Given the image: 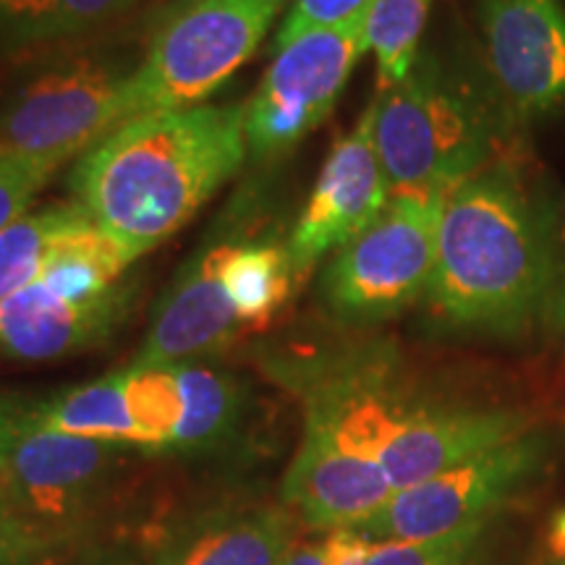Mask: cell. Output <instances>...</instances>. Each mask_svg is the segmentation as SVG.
I'll return each instance as SVG.
<instances>
[{
    "label": "cell",
    "mask_w": 565,
    "mask_h": 565,
    "mask_svg": "<svg viewBox=\"0 0 565 565\" xmlns=\"http://www.w3.org/2000/svg\"><path fill=\"white\" fill-rule=\"evenodd\" d=\"M244 105H194L118 126L71 173L76 204L134 257L200 212L246 158Z\"/></svg>",
    "instance_id": "1"
},
{
    "label": "cell",
    "mask_w": 565,
    "mask_h": 565,
    "mask_svg": "<svg viewBox=\"0 0 565 565\" xmlns=\"http://www.w3.org/2000/svg\"><path fill=\"white\" fill-rule=\"evenodd\" d=\"M555 207L505 162L445 196L433 282L435 320L456 330L515 335L542 322L553 286Z\"/></svg>",
    "instance_id": "2"
},
{
    "label": "cell",
    "mask_w": 565,
    "mask_h": 565,
    "mask_svg": "<svg viewBox=\"0 0 565 565\" xmlns=\"http://www.w3.org/2000/svg\"><path fill=\"white\" fill-rule=\"evenodd\" d=\"M505 116L490 82L419 55L404 82L374 95V145L391 194H448L484 171Z\"/></svg>",
    "instance_id": "3"
},
{
    "label": "cell",
    "mask_w": 565,
    "mask_h": 565,
    "mask_svg": "<svg viewBox=\"0 0 565 565\" xmlns=\"http://www.w3.org/2000/svg\"><path fill=\"white\" fill-rule=\"evenodd\" d=\"M124 454L126 445L51 433L30 419L0 466L6 519L53 550L74 545L110 508Z\"/></svg>",
    "instance_id": "4"
},
{
    "label": "cell",
    "mask_w": 565,
    "mask_h": 565,
    "mask_svg": "<svg viewBox=\"0 0 565 565\" xmlns=\"http://www.w3.org/2000/svg\"><path fill=\"white\" fill-rule=\"evenodd\" d=\"M286 0H194L162 21L129 84L126 121L194 108L252 58Z\"/></svg>",
    "instance_id": "5"
},
{
    "label": "cell",
    "mask_w": 565,
    "mask_h": 565,
    "mask_svg": "<svg viewBox=\"0 0 565 565\" xmlns=\"http://www.w3.org/2000/svg\"><path fill=\"white\" fill-rule=\"evenodd\" d=\"M448 194H391L385 210L324 267L320 296L328 312L343 322L372 324L424 299Z\"/></svg>",
    "instance_id": "6"
},
{
    "label": "cell",
    "mask_w": 565,
    "mask_h": 565,
    "mask_svg": "<svg viewBox=\"0 0 565 565\" xmlns=\"http://www.w3.org/2000/svg\"><path fill=\"white\" fill-rule=\"evenodd\" d=\"M550 454L553 437L532 427L443 475L398 490L383 511L351 532L372 542H424L471 526H492L500 511L540 479Z\"/></svg>",
    "instance_id": "7"
},
{
    "label": "cell",
    "mask_w": 565,
    "mask_h": 565,
    "mask_svg": "<svg viewBox=\"0 0 565 565\" xmlns=\"http://www.w3.org/2000/svg\"><path fill=\"white\" fill-rule=\"evenodd\" d=\"M134 71L82 55L34 76L0 108V154L55 171L92 150L126 124Z\"/></svg>",
    "instance_id": "8"
},
{
    "label": "cell",
    "mask_w": 565,
    "mask_h": 565,
    "mask_svg": "<svg viewBox=\"0 0 565 565\" xmlns=\"http://www.w3.org/2000/svg\"><path fill=\"white\" fill-rule=\"evenodd\" d=\"M366 45V17L282 45L244 105L246 150L257 160L291 152L335 108Z\"/></svg>",
    "instance_id": "9"
},
{
    "label": "cell",
    "mask_w": 565,
    "mask_h": 565,
    "mask_svg": "<svg viewBox=\"0 0 565 565\" xmlns=\"http://www.w3.org/2000/svg\"><path fill=\"white\" fill-rule=\"evenodd\" d=\"M487 82L511 118L565 105L563 0H479Z\"/></svg>",
    "instance_id": "10"
},
{
    "label": "cell",
    "mask_w": 565,
    "mask_h": 565,
    "mask_svg": "<svg viewBox=\"0 0 565 565\" xmlns=\"http://www.w3.org/2000/svg\"><path fill=\"white\" fill-rule=\"evenodd\" d=\"M294 536L286 505L212 503L147 521L124 545L147 565H278Z\"/></svg>",
    "instance_id": "11"
},
{
    "label": "cell",
    "mask_w": 565,
    "mask_h": 565,
    "mask_svg": "<svg viewBox=\"0 0 565 565\" xmlns=\"http://www.w3.org/2000/svg\"><path fill=\"white\" fill-rule=\"evenodd\" d=\"M391 200L383 162L374 145V100L356 126L335 141L324 160L307 207L288 238L296 275L312 270L324 254L343 249Z\"/></svg>",
    "instance_id": "12"
},
{
    "label": "cell",
    "mask_w": 565,
    "mask_h": 565,
    "mask_svg": "<svg viewBox=\"0 0 565 565\" xmlns=\"http://www.w3.org/2000/svg\"><path fill=\"white\" fill-rule=\"evenodd\" d=\"M393 494L380 461L353 454L312 427H303L280 487L282 505L309 529L328 534L364 524Z\"/></svg>",
    "instance_id": "13"
},
{
    "label": "cell",
    "mask_w": 565,
    "mask_h": 565,
    "mask_svg": "<svg viewBox=\"0 0 565 565\" xmlns=\"http://www.w3.org/2000/svg\"><path fill=\"white\" fill-rule=\"evenodd\" d=\"M137 282L100 299H74L34 280L0 301V356L13 362H55L113 335L129 315Z\"/></svg>",
    "instance_id": "14"
},
{
    "label": "cell",
    "mask_w": 565,
    "mask_h": 565,
    "mask_svg": "<svg viewBox=\"0 0 565 565\" xmlns=\"http://www.w3.org/2000/svg\"><path fill=\"white\" fill-rule=\"evenodd\" d=\"M526 429H532L529 416L513 408L437 404L419 398L404 427L380 454V466L398 492L443 475L450 466L494 445L513 440Z\"/></svg>",
    "instance_id": "15"
},
{
    "label": "cell",
    "mask_w": 565,
    "mask_h": 565,
    "mask_svg": "<svg viewBox=\"0 0 565 565\" xmlns=\"http://www.w3.org/2000/svg\"><path fill=\"white\" fill-rule=\"evenodd\" d=\"M244 322L217 275V246H212L162 296L150 333L141 345L139 364H181L210 356L236 341Z\"/></svg>",
    "instance_id": "16"
},
{
    "label": "cell",
    "mask_w": 565,
    "mask_h": 565,
    "mask_svg": "<svg viewBox=\"0 0 565 565\" xmlns=\"http://www.w3.org/2000/svg\"><path fill=\"white\" fill-rule=\"evenodd\" d=\"M183 419L166 454L204 458L236 440L246 416V391L236 374L202 362H181Z\"/></svg>",
    "instance_id": "17"
},
{
    "label": "cell",
    "mask_w": 565,
    "mask_h": 565,
    "mask_svg": "<svg viewBox=\"0 0 565 565\" xmlns=\"http://www.w3.org/2000/svg\"><path fill=\"white\" fill-rule=\"evenodd\" d=\"M30 419L34 427L51 433L84 437V440L141 448L124 393V372L68 387L45 401H32Z\"/></svg>",
    "instance_id": "18"
},
{
    "label": "cell",
    "mask_w": 565,
    "mask_h": 565,
    "mask_svg": "<svg viewBox=\"0 0 565 565\" xmlns=\"http://www.w3.org/2000/svg\"><path fill=\"white\" fill-rule=\"evenodd\" d=\"M217 275L244 328H265L299 280L288 246L280 244H217Z\"/></svg>",
    "instance_id": "19"
},
{
    "label": "cell",
    "mask_w": 565,
    "mask_h": 565,
    "mask_svg": "<svg viewBox=\"0 0 565 565\" xmlns=\"http://www.w3.org/2000/svg\"><path fill=\"white\" fill-rule=\"evenodd\" d=\"M87 221L89 215L76 202L53 204L0 233V301L38 280L55 246Z\"/></svg>",
    "instance_id": "20"
},
{
    "label": "cell",
    "mask_w": 565,
    "mask_h": 565,
    "mask_svg": "<svg viewBox=\"0 0 565 565\" xmlns=\"http://www.w3.org/2000/svg\"><path fill=\"white\" fill-rule=\"evenodd\" d=\"M124 372V393L141 448L166 454L183 419V387L175 364H139Z\"/></svg>",
    "instance_id": "21"
},
{
    "label": "cell",
    "mask_w": 565,
    "mask_h": 565,
    "mask_svg": "<svg viewBox=\"0 0 565 565\" xmlns=\"http://www.w3.org/2000/svg\"><path fill=\"white\" fill-rule=\"evenodd\" d=\"M429 0H374L366 13V45L377 61V92L404 82L419 58Z\"/></svg>",
    "instance_id": "22"
},
{
    "label": "cell",
    "mask_w": 565,
    "mask_h": 565,
    "mask_svg": "<svg viewBox=\"0 0 565 565\" xmlns=\"http://www.w3.org/2000/svg\"><path fill=\"white\" fill-rule=\"evenodd\" d=\"M487 536L490 526H471L424 542H372L364 565H490Z\"/></svg>",
    "instance_id": "23"
},
{
    "label": "cell",
    "mask_w": 565,
    "mask_h": 565,
    "mask_svg": "<svg viewBox=\"0 0 565 565\" xmlns=\"http://www.w3.org/2000/svg\"><path fill=\"white\" fill-rule=\"evenodd\" d=\"M374 0H294L278 30V47L324 26H341L370 13Z\"/></svg>",
    "instance_id": "24"
},
{
    "label": "cell",
    "mask_w": 565,
    "mask_h": 565,
    "mask_svg": "<svg viewBox=\"0 0 565 565\" xmlns=\"http://www.w3.org/2000/svg\"><path fill=\"white\" fill-rule=\"evenodd\" d=\"M51 175V168L0 154V233L30 215L34 196L42 192Z\"/></svg>",
    "instance_id": "25"
},
{
    "label": "cell",
    "mask_w": 565,
    "mask_h": 565,
    "mask_svg": "<svg viewBox=\"0 0 565 565\" xmlns=\"http://www.w3.org/2000/svg\"><path fill=\"white\" fill-rule=\"evenodd\" d=\"M137 3L139 0H58L53 17L45 21L38 40L82 34L92 26H100L105 21L116 19L118 13L129 11Z\"/></svg>",
    "instance_id": "26"
},
{
    "label": "cell",
    "mask_w": 565,
    "mask_h": 565,
    "mask_svg": "<svg viewBox=\"0 0 565 565\" xmlns=\"http://www.w3.org/2000/svg\"><path fill=\"white\" fill-rule=\"evenodd\" d=\"M542 324L557 338H565V202L555 210L553 236V286H550L547 307Z\"/></svg>",
    "instance_id": "27"
},
{
    "label": "cell",
    "mask_w": 565,
    "mask_h": 565,
    "mask_svg": "<svg viewBox=\"0 0 565 565\" xmlns=\"http://www.w3.org/2000/svg\"><path fill=\"white\" fill-rule=\"evenodd\" d=\"M58 0H0V30L13 38L38 40Z\"/></svg>",
    "instance_id": "28"
},
{
    "label": "cell",
    "mask_w": 565,
    "mask_h": 565,
    "mask_svg": "<svg viewBox=\"0 0 565 565\" xmlns=\"http://www.w3.org/2000/svg\"><path fill=\"white\" fill-rule=\"evenodd\" d=\"M55 553L24 529L0 519V565H40Z\"/></svg>",
    "instance_id": "29"
},
{
    "label": "cell",
    "mask_w": 565,
    "mask_h": 565,
    "mask_svg": "<svg viewBox=\"0 0 565 565\" xmlns=\"http://www.w3.org/2000/svg\"><path fill=\"white\" fill-rule=\"evenodd\" d=\"M26 422H30V401L0 393V466L9 456L13 440L26 427Z\"/></svg>",
    "instance_id": "30"
},
{
    "label": "cell",
    "mask_w": 565,
    "mask_h": 565,
    "mask_svg": "<svg viewBox=\"0 0 565 565\" xmlns=\"http://www.w3.org/2000/svg\"><path fill=\"white\" fill-rule=\"evenodd\" d=\"M79 565H147L137 553L124 545H95L82 555Z\"/></svg>",
    "instance_id": "31"
},
{
    "label": "cell",
    "mask_w": 565,
    "mask_h": 565,
    "mask_svg": "<svg viewBox=\"0 0 565 565\" xmlns=\"http://www.w3.org/2000/svg\"><path fill=\"white\" fill-rule=\"evenodd\" d=\"M278 565H330L322 545H294Z\"/></svg>",
    "instance_id": "32"
},
{
    "label": "cell",
    "mask_w": 565,
    "mask_h": 565,
    "mask_svg": "<svg viewBox=\"0 0 565 565\" xmlns=\"http://www.w3.org/2000/svg\"><path fill=\"white\" fill-rule=\"evenodd\" d=\"M550 550L555 557L565 561V508L561 513H555L553 524H550Z\"/></svg>",
    "instance_id": "33"
},
{
    "label": "cell",
    "mask_w": 565,
    "mask_h": 565,
    "mask_svg": "<svg viewBox=\"0 0 565 565\" xmlns=\"http://www.w3.org/2000/svg\"><path fill=\"white\" fill-rule=\"evenodd\" d=\"M173 3H179V6H189V3H194V0H173Z\"/></svg>",
    "instance_id": "34"
},
{
    "label": "cell",
    "mask_w": 565,
    "mask_h": 565,
    "mask_svg": "<svg viewBox=\"0 0 565 565\" xmlns=\"http://www.w3.org/2000/svg\"><path fill=\"white\" fill-rule=\"evenodd\" d=\"M0 519H3V521H9V519H6V513H3V505H0Z\"/></svg>",
    "instance_id": "35"
},
{
    "label": "cell",
    "mask_w": 565,
    "mask_h": 565,
    "mask_svg": "<svg viewBox=\"0 0 565 565\" xmlns=\"http://www.w3.org/2000/svg\"><path fill=\"white\" fill-rule=\"evenodd\" d=\"M563 565H565V563H563Z\"/></svg>",
    "instance_id": "36"
}]
</instances>
